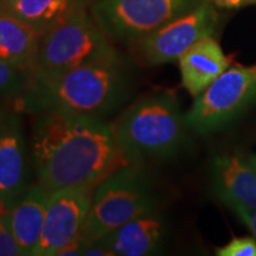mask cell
<instances>
[{
    "instance_id": "cell-1",
    "label": "cell",
    "mask_w": 256,
    "mask_h": 256,
    "mask_svg": "<svg viewBox=\"0 0 256 256\" xmlns=\"http://www.w3.org/2000/svg\"><path fill=\"white\" fill-rule=\"evenodd\" d=\"M30 147L37 183L48 192L94 188L121 165H126L112 124L92 115H34Z\"/></svg>"
},
{
    "instance_id": "cell-2",
    "label": "cell",
    "mask_w": 256,
    "mask_h": 256,
    "mask_svg": "<svg viewBox=\"0 0 256 256\" xmlns=\"http://www.w3.org/2000/svg\"><path fill=\"white\" fill-rule=\"evenodd\" d=\"M122 58L100 60L48 75H31L16 108L24 113L86 114L104 118L119 110L132 92Z\"/></svg>"
},
{
    "instance_id": "cell-3",
    "label": "cell",
    "mask_w": 256,
    "mask_h": 256,
    "mask_svg": "<svg viewBox=\"0 0 256 256\" xmlns=\"http://www.w3.org/2000/svg\"><path fill=\"white\" fill-rule=\"evenodd\" d=\"M124 164L174 159L188 145V127L177 98L159 92L136 101L112 124Z\"/></svg>"
},
{
    "instance_id": "cell-4",
    "label": "cell",
    "mask_w": 256,
    "mask_h": 256,
    "mask_svg": "<svg viewBox=\"0 0 256 256\" xmlns=\"http://www.w3.org/2000/svg\"><path fill=\"white\" fill-rule=\"evenodd\" d=\"M159 210L158 198L144 166L122 165L92 190L81 235L100 241L136 217Z\"/></svg>"
},
{
    "instance_id": "cell-5",
    "label": "cell",
    "mask_w": 256,
    "mask_h": 256,
    "mask_svg": "<svg viewBox=\"0 0 256 256\" xmlns=\"http://www.w3.org/2000/svg\"><path fill=\"white\" fill-rule=\"evenodd\" d=\"M121 57L87 8L42 34L37 60L31 75H48L83 64Z\"/></svg>"
},
{
    "instance_id": "cell-6",
    "label": "cell",
    "mask_w": 256,
    "mask_h": 256,
    "mask_svg": "<svg viewBox=\"0 0 256 256\" xmlns=\"http://www.w3.org/2000/svg\"><path fill=\"white\" fill-rule=\"evenodd\" d=\"M256 104V64L226 69L194 100L185 114L188 130L200 136L222 130Z\"/></svg>"
},
{
    "instance_id": "cell-7",
    "label": "cell",
    "mask_w": 256,
    "mask_h": 256,
    "mask_svg": "<svg viewBox=\"0 0 256 256\" xmlns=\"http://www.w3.org/2000/svg\"><path fill=\"white\" fill-rule=\"evenodd\" d=\"M206 0H95L90 14L110 40L136 43Z\"/></svg>"
},
{
    "instance_id": "cell-8",
    "label": "cell",
    "mask_w": 256,
    "mask_h": 256,
    "mask_svg": "<svg viewBox=\"0 0 256 256\" xmlns=\"http://www.w3.org/2000/svg\"><path fill=\"white\" fill-rule=\"evenodd\" d=\"M217 24L218 14L214 4L206 0L136 42L138 51L150 66L174 62L196 42L212 36Z\"/></svg>"
},
{
    "instance_id": "cell-9",
    "label": "cell",
    "mask_w": 256,
    "mask_h": 256,
    "mask_svg": "<svg viewBox=\"0 0 256 256\" xmlns=\"http://www.w3.org/2000/svg\"><path fill=\"white\" fill-rule=\"evenodd\" d=\"M94 188H70L50 192L43 232L34 256H57L82 234Z\"/></svg>"
},
{
    "instance_id": "cell-10",
    "label": "cell",
    "mask_w": 256,
    "mask_h": 256,
    "mask_svg": "<svg viewBox=\"0 0 256 256\" xmlns=\"http://www.w3.org/2000/svg\"><path fill=\"white\" fill-rule=\"evenodd\" d=\"M18 115L0 121V202L10 206L31 186L30 158Z\"/></svg>"
},
{
    "instance_id": "cell-11",
    "label": "cell",
    "mask_w": 256,
    "mask_h": 256,
    "mask_svg": "<svg viewBox=\"0 0 256 256\" xmlns=\"http://www.w3.org/2000/svg\"><path fill=\"white\" fill-rule=\"evenodd\" d=\"M211 188L224 206L238 203L256 210V171L236 151L215 156L210 168Z\"/></svg>"
},
{
    "instance_id": "cell-12",
    "label": "cell",
    "mask_w": 256,
    "mask_h": 256,
    "mask_svg": "<svg viewBox=\"0 0 256 256\" xmlns=\"http://www.w3.org/2000/svg\"><path fill=\"white\" fill-rule=\"evenodd\" d=\"M168 223L159 210L136 217L100 240L113 256H146L162 252Z\"/></svg>"
},
{
    "instance_id": "cell-13",
    "label": "cell",
    "mask_w": 256,
    "mask_h": 256,
    "mask_svg": "<svg viewBox=\"0 0 256 256\" xmlns=\"http://www.w3.org/2000/svg\"><path fill=\"white\" fill-rule=\"evenodd\" d=\"M185 89L197 98L228 69L230 58L224 55L212 36L200 40L178 58Z\"/></svg>"
},
{
    "instance_id": "cell-14",
    "label": "cell",
    "mask_w": 256,
    "mask_h": 256,
    "mask_svg": "<svg viewBox=\"0 0 256 256\" xmlns=\"http://www.w3.org/2000/svg\"><path fill=\"white\" fill-rule=\"evenodd\" d=\"M50 192L31 185L10 206L8 218L23 256H34L40 246Z\"/></svg>"
},
{
    "instance_id": "cell-15",
    "label": "cell",
    "mask_w": 256,
    "mask_h": 256,
    "mask_svg": "<svg viewBox=\"0 0 256 256\" xmlns=\"http://www.w3.org/2000/svg\"><path fill=\"white\" fill-rule=\"evenodd\" d=\"M42 34L0 8V60L34 72Z\"/></svg>"
},
{
    "instance_id": "cell-16",
    "label": "cell",
    "mask_w": 256,
    "mask_h": 256,
    "mask_svg": "<svg viewBox=\"0 0 256 256\" xmlns=\"http://www.w3.org/2000/svg\"><path fill=\"white\" fill-rule=\"evenodd\" d=\"M87 0H0V8L40 34L84 8Z\"/></svg>"
},
{
    "instance_id": "cell-17",
    "label": "cell",
    "mask_w": 256,
    "mask_h": 256,
    "mask_svg": "<svg viewBox=\"0 0 256 256\" xmlns=\"http://www.w3.org/2000/svg\"><path fill=\"white\" fill-rule=\"evenodd\" d=\"M31 72L0 60V98H18L26 89Z\"/></svg>"
},
{
    "instance_id": "cell-18",
    "label": "cell",
    "mask_w": 256,
    "mask_h": 256,
    "mask_svg": "<svg viewBox=\"0 0 256 256\" xmlns=\"http://www.w3.org/2000/svg\"><path fill=\"white\" fill-rule=\"evenodd\" d=\"M0 256H23L10 223L8 212L0 214Z\"/></svg>"
},
{
    "instance_id": "cell-19",
    "label": "cell",
    "mask_w": 256,
    "mask_h": 256,
    "mask_svg": "<svg viewBox=\"0 0 256 256\" xmlns=\"http://www.w3.org/2000/svg\"><path fill=\"white\" fill-rule=\"evenodd\" d=\"M218 256H256V240L252 238H234L228 244L216 249Z\"/></svg>"
},
{
    "instance_id": "cell-20",
    "label": "cell",
    "mask_w": 256,
    "mask_h": 256,
    "mask_svg": "<svg viewBox=\"0 0 256 256\" xmlns=\"http://www.w3.org/2000/svg\"><path fill=\"white\" fill-rule=\"evenodd\" d=\"M226 206H228L232 212L236 214V216L241 220V222L250 230L252 235L256 238V210L238 203H230Z\"/></svg>"
},
{
    "instance_id": "cell-21",
    "label": "cell",
    "mask_w": 256,
    "mask_h": 256,
    "mask_svg": "<svg viewBox=\"0 0 256 256\" xmlns=\"http://www.w3.org/2000/svg\"><path fill=\"white\" fill-rule=\"evenodd\" d=\"M90 241L83 238L82 235H80L78 238H75L69 244L60 249L57 256H84V252L90 246Z\"/></svg>"
},
{
    "instance_id": "cell-22",
    "label": "cell",
    "mask_w": 256,
    "mask_h": 256,
    "mask_svg": "<svg viewBox=\"0 0 256 256\" xmlns=\"http://www.w3.org/2000/svg\"><path fill=\"white\" fill-rule=\"evenodd\" d=\"M211 4H214L217 8H238L242 6L249 5L248 0H209Z\"/></svg>"
},
{
    "instance_id": "cell-23",
    "label": "cell",
    "mask_w": 256,
    "mask_h": 256,
    "mask_svg": "<svg viewBox=\"0 0 256 256\" xmlns=\"http://www.w3.org/2000/svg\"><path fill=\"white\" fill-rule=\"evenodd\" d=\"M246 159H247L249 165H250L252 168L256 171V154H249V156H246Z\"/></svg>"
},
{
    "instance_id": "cell-24",
    "label": "cell",
    "mask_w": 256,
    "mask_h": 256,
    "mask_svg": "<svg viewBox=\"0 0 256 256\" xmlns=\"http://www.w3.org/2000/svg\"><path fill=\"white\" fill-rule=\"evenodd\" d=\"M4 212H8V209L2 203V202H0V214H4Z\"/></svg>"
},
{
    "instance_id": "cell-25",
    "label": "cell",
    "mask_w": 256,
    "mask_h": 256,
    "mask_svg": "<svg viewBox=\"0 0 256 256\" xmlns=\"http://www.w3.org/2000/svg\"><path fill=\"white\" fill-rule=\"evenodd\" d=\"M5 115V113L2 110H0V121H2V116H4Z\"/></svg>"
},
{
    "instance_id": "cell-26",
    "label": "cell",
    "mask_w": 256,
    "mask_h": 256,
    "mask_svg": "<svg viewBox=\"0 0 256 256\" xmlns=\"http://www.w3.org/2000/svg\"><path fill=\"white\" fill-rule=\"evenodd\" d=\"M248 4H256V0H248Z\"/></svg>"
}]
</instances>
